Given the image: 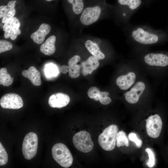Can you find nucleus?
I'll list each match as a JSON object with an SVG mask.
<instances>
[{
    "mask_svg": "<svg viewBox=\"0 0 168 168\" xmlns=\"http://www.w3.org/2000/svg\"><path fill=\"white\" fill-rule=\"evenodd\" d=\"M0 105L3 108L18 109L23 107V103L19 95L15 93H9L4 95L1 98Z\"/></svg>",
    "mask_w": 168,
    "mask_h": 168,
    "instance_id": "ddd939ff",
    "label": "nucleus"
},
{
    "mask_svg": "<svg viewBox=\"0 0 168 168\" xmlns=\"http://www.w3.org/2000/svg\"><path fill=\"white\" fill-rule=\"evenodd\" d=\"M57 71L56 67L52 65V66L48 68L47 70V73L50 76H55L57 73Z\"/></svg>",
    "mask_w": 168,
    "mask_h": 168,
    "instance_id": "473e14b6",
    "label": "nucleus"
},
{
    "mask_svg": "<svg viewBox=\"0 0 168 168\" xmlns=\"http://www.w3.org/2000/svg\"><path fill=\"white\" fill-rule=\"evenodd\" d=\"M118 128L115 124H112L105 128L99 136L98 142L101 147L106 151L114 149L116 144V137Z\"/></svg>",
    "mask_w": 168,
    "mask_h": 168,
    "instance_id": "6e6552de",
    "label": "nucleus"
},
{
    "mask_svg": "<svg viewBox=\"0 0 168 168\" xmlns=\"http://www.w3.org/2000/svg\"><path fill=\"white\" fill-rule=\"evenodd\" d=\"M70 67L68 71L69 76L72 78H76L80 75L81 66L76 64L71 66Z\"/></svg>",
    "mask_w": 168,
    "mask_h": 168,
    "instance_id": "b1692460",
    "label": "nucleus"
},
{
    "mask_svg": "<svg viewBox=\"0 0 168 168\" xmlns=\"http://www.w3.org/2000/svg\"><path fill=\"white\" fill-rule=\"evenodd\" d=\"M152 2V0H145V3L146 5H149Z\"/></svg>",
    "mask_w": 168,
    "mask_h": 168,
    "instance_id": "f704fd0d",
    "label": "nucleus"
},
{
    "mask_svg": "<svg viewBox=\"0 0 168 168\" xmlns=\"http://www.w3.org/2000/svg\"><path fill=\"white\" fill-rule=\"evenodd\" d=\"M0 24V28L3 29V25H2V24L1 23Z\"/></svg>",
    "mask_w": 168,
    "mask_h": 168,
    "instance_id": "c9c22d12",
    "label": "nucleus"
},
{
    "mask_svg": "<svg viewBox=\"0 0 168 168\" xmlns=\"http://www.w3.org/2000/svg\"><path fill=\"white\" fill-rule=\"evenodd\" d=\"M100 92L98 88L95 86H92L88 90L87 95L89 98L93 99L95 96L99 94Z\"/></svg>",
    "mask_w": 168,
    "mask_h": 168,
    "instance_id": "c756f323",
    "label": "nucleus"
},
{
    "mask_svg": "<svg viewBox=\"0 0 168 168\" xmlns=\"http://www.w3.org/2000/svg\"><path fill=\"white\" fill-rule=\"evenodd\" d=\"M83 38L85 40V47L92 55L98 60H103L105 58V54L100 50L99 47L103 39L93 37H85Z\"/></svg>",
    "mask_w": 168,
    "mask_h": 168,
    "instance_id": "f8f14e48",
    "label": "nucleus"
},
{
    "mask_svg": "<svg viewBox=\"0 0 168 168\" xmlns=\"http://www.w3.org/2000/svg\"><path fill=\"white\" fill-rule=\"evenodd\" d=\"M20 26V23L17 18L13 17L9 19L3 25L4 37L6 39L10 37L12 40H15L21 33L19 29Z\"/></svg>",
    "mask_w": 168,
    "mask_h": 168,
    "instance_id": "4468645a",
    "label": "nucleus"
},
{
    "mask_svg": "<svg viewBox=\"0 0 168 168\" xmlns=\"http://www.w3.org/2000/svg\"><path fill=\"white\" fill-rule=\"evenodd\" d=\"M22 75L35 86H39L41 84L40 72L35 67L31 66L27 70H23Z\"/></svg>",
    "mask_w": 168,
    "mask_h": 168,
    "instance_id": "a211bd4d",
    "label": "nucleus"
},
{
    "mask_svg": "<svg viewBox=\"0 0 168 168\" xmlns=\"http://www.w3.org/2000/svg\"><path fill=\"white\" fill-rule=\"evenodd\" d=\"M153 0H152V1Z\"/></svg>",
    "mask_w": 168,
    "mask_h": 168,
    "instance_id": "58836bf2",
    "label": "nucleus"
},
{
    "mask_svg": "<svg viewBox=\"0 0 168 168\" xmlns=\"http://www.w3.org/2000/svg\"><path fill=\"white\" fill-rule=\"evenodd\" d=\"M110 95V93L109 91L100 92L98 95L99 100L100 102L104 105L110 104L112 101L111 98L109 96Z\"/></svg>",
    "mask_w": 168,
    "mask_h": 168,
    "instance_id": "5701e85b",
    "label": "nucleus"
},
{
    "mask_svg": "<svg viewBox=\"0 0 168 168\" xmlns=\"http://www.w3.org/2000/svg\"><path fill=\"white\" fill-rule=\"evenodd\" d=\"M85 62L87 65L92 68L93 71L96 69L99 65V60L93 55L89 57Z\"/></svg>",
    "mask_w": 168,
    "mask_h": 168,
    "instance_id": "393cba45",
    "label": "nucleus"
},
{
    "mask_svg": "<svg viewBox=\"0 0 168 168\" xmlns=\"http://www.w3.org/2000/svg\"><path fill=\"white\" fill-rule=\"evenodd\" d=\"M51 27L49 25L42 23L36 31L30 35V38L37 44H42L45 40V36L50 32Z\"/></svg>",
    "mask_w": 168,
    "mask_h": 168,
    "instance_id": "f3484780",
    "label": "nucleus"
},
{
    "mask_svg": "<svg viewBox=\"0 0 168 168\" xmlns=\"http://www.w3.org/2000/svg\"><path fill=\"white\" fill-rule=\"evenodd\" d=\"M13 78L11 77L7 73L5 68H2L0 69V84L3 86H8L13 83Z\"/></svg>",
    "mask_w": 168,
    "mask_h": 168,
    "instance_id": "412c9836",
    "label": "nucleus"
},
{
    "mask_svg": "<svg viewBox=\"0 0 168 168\" xmlns=\"http://www.w3.org/2000/svg\"><path fill=\"white\" fill-rule=\"evenodd\" d=\"M146 121V128L147 134L153 138H157L160 135L163 122L161 116L155 114L148 117Z\"/></svg>",
    "mask_w": 168,
    "mask_h": 168,
    "instance_id": "9b49d317",
    "label": "nucleus"
},
{
    "mask_svg": "<svg viewBox=\"0 0 168 168\" xmlns=\"http://www.w3.org/2000/svg\"><path fill=\"white\" fill-rule=\"evenodd\" d=\"M8 160L7 154L1 143L0 142V166L6 164Z\"/></svg>",
    "mask_w": 168,
    "mask_h": 168,
    "instance_id": "bb28decb",
    "label": "nucleus"
},
{
    "mask_svg": "<svg viewBox=\"0 0 168 168\" xmlns=\"http://www.w3.org/2000/svg\"><path fill=\"white\" fill-rule=\"evenodd\" d=\"M120 69V73L115 79V83L118 89L124 93L146 74L139 64L129 57L123 61Z\"/></svg>",
    "mask_w": 168,
    "mask_h": 168,
    "instance_id": "7ed1b4c3",
    "label": "nucleus"
},
{
    "mask_svg": "<svg viewBox=\"0 0 168 168\" xmlns=\"http://www.w3.org/2000/svg\"><path fill=\"white\" fill-rule=\"evenodd\" d=\"M67 1L72 5V12L77 20L84 8L83 0H67Z\"/></svg>",
    "mask_w": 168,
    "mask_h": 168,
    "instance_id": "aec40b11",
    "label": "nucleus"
},
{
    "mask_svg": "<svg viewBox=\"0 0 168 168\" xmlns=\"http://www.w3.org/2000/svg\"><path fill=\"white\" fill-rule=\"evenodd\" d=\"M38 146V138L34 132H30L25 136L22 143V151L24 157L30 160L36 155Z\"/></svg>",
    "mask_w": 168,
    "mask_h": 168,
    "instance_id": "1a4fd4ad",
    "label": "nucleus"
},
{
    "mask_svg": "<svg viewBox=\"0 0 168 168\" xmlns=\"http://www.w3.org/2000/svg\"><path fill=\"white\" fill-rule=\"evenodd\" d=\"M144 3L143 0H117L112 18L117 25L123 28L130 23L133 15Z\"/></svg>",
    "mask_w": 168,
    "mask_h": 168,
    "instance_id": "39448f33",
    "label": "nucleus"
},
{
    "mask_svg": "<svg viewBox=\"0 0 168 168\" xmlns=\"http://www.w3.org/2000/svg\"><path fill=\"white\" fill-rule=\"evenodd\" d=\"M72 142L75 147L82 152H88L94 147L91 135L85 131H81L76 133L72 138Z\"/></svg>",
    "mask_w": 168,
    "mask_h": 168,
    "instance_id": "9d476101",
    "label": "nucleus"
},
{
    "mask_svg": "<svg viewBox=\"0 0 168 168\" xmlns=\"http://www.w3.org/2000/svg\"><path fill=\"white\" fill-rule=\"evenodd\" d=\"M145 151L148 156L149 159L147 162V165L149 168H152L155 164V157L153 151L149 148H147Z\"/></svg>",
    "mask_w": 168,
    "mask_h": 168,
    "instance_id": "a878e982",
    "label": "nucleus"
},
{
    "mask_svg": "<svg viewBox=\"0 0 168 168\" xmlns=\"http://www.w3.org/2000/svg\"><path fill=\"white\" fill-rule=\"evenodd\" d=\"M116 144L118 147L129 146L128 140L125 133L120 131L118 132L116 137Z\"/></svg>",
    "mask_w": 168,
    "mask_h": 168,
    "instance_id": "4be33fe9",
    "label": "nucleus"
},
{
    "mask_svg": "<svg viewBox=\"0 0 168 168\" xmlns=\"http://www.w3.org/2000/svg\"><path fill=\"white\" fill-rule=\"evenodd\" d=\"M114 7L96 5L84 8L77 20L82 26H87L101 19L112 17Z\"/></svg>",
    "mask_w": 168,
    "mask_h": 168,
    "instance_id": "423d86ee",
    "label": "nucleus"
},
{
    "mask_svg": "<svg viewBox=\"0 0 168 168\" xmlns=\"http://www.w3.org/2000/svg\"><path fill=\"white\" fill-rule=\"evenodd\" d=\"M56 39V37L54 35L49 37L41 45L40 52L46 55H50L54 54L56 49L55 44Z\"/></svg>",
    "mask_w": 168,
    "mask_h": 168,
    "instance_id": "6ab92c4d",
    "label": "nucleus"
},
{
    "mask_svg": "<svg viewBox=\"0 0 168 168\" xmlns=\"http://www.w3.org/2000/svg\"><path fill=\"white\" fill-rule=\"evenodd\" d=\"M52 154L54 160L63 167L68 168L72 163V155L68 147L63 144H55L52 148Z\"/></svg>",
    "mask_w": 168,
    "mask_h": 168,
    "instance_id": "0eeeda50",
    "label": "nucleus"
},
{
    "mask_svg": "<svg viewBox=\"0 0 168 168\" xmlns=\"http://www.w3.org/2000/svg\"><path fill=\"white\" fill-rule=\"evenodd\" d=\"M128 138L130 141L135 143L138 147L140 148L141 147L142 145V141L138 138L135 133H129L128 135Z\"/></svg>",
    "mask_w": 168,
    "mask_h": 168,
    "instance_id": "c85d7f7f",
    "label": "nucleus"
},
{
    "mask_svg": "<svg viewBox=\"0 0 168 168\" xmlns=\"http://www.w3.org/2000/svg\"><path fill=\"white\" fill-rule=\"evenodd\" d=\"M80 60L81 57L79 55H75L69 59L68 61V65L70 67L77 64Z\"/></svg>",
    "mask_w": 168,
    "mask_h": 168,
    "instance_id": "2f4dec72",
    "label": "nucleus"
},
{
    "mask_svg": "<svg viewBox=\"0 0 168 168\" xmlns=\"http://www.w3.org/2000/svg\"><path fill=\"white\" fill-rule=\"evenodd\" d=\"M16 1H10L6 6L0 7V18H2V22L5 23L10 19L14 17L16 12L15 8Z\"/></svg>",
    "mask_w": 168,
    "mask_h": 168,
    "instance_id": "dca6fc26",
    "label": "nucleus"
},
{
    "mask_svg": "<svg viewBox=\"0 0 168 168\" xmlns=\"http://www.w3.org/2000/svg\"><path fill=\"white\" fill-rule=\"evenodd\" d=\"M128 57L139 64L155 87L159 85L168 68V51H130Z\"/></svg>",
    "mask_w": 168,
    "mask_h": 168,
    "instance_id": "f03ea898",
    "label": "nucleus"
},
{
    "mask_svg": "<svg viewBox=\"0 0 168 168\" xmlns=\"http://www.w3.org/2000/svg\"><path fill=\"white\" fill-rule=\"evenodd\" d=\"M70 68L69 66L63 65L61 66L60 68V71L63 74H65L69 71Z\"/></svg>",
    "mask_w": 168,
    "mask_h": 168,
    "instance_id": "72a5a7b5",
    "label": "nucleus"
},
{
    "mask_svg": "<svg viewBox=\"0 0 168 168\" xmlns=\"http://www.w3.org/2000/svg\"><path fill=\"white\" fill-rule=\"evenodd\" d=\"M46 0L47 1H52V0Z\"/></svg>",
    "mask_w": 168,
    "mask_h": 168,
    "instance_id": "4c0bfd02",
    "label": "nucleus"
},
{
    "mask_svg": "<svg viewBox=\"0 0 168 168\" xmlns=\"http://www.w3.org/2000/svg\"><path fill=\"white\" fill-rule=\"evenodd\" d=\"M166 29L168 30V21H167V23Z\"/></svg>",
    "mask_w": 168,
    "mask_h": 168,
    "instance_id": "e433bc0d",
    "label": "nucleus"
},
{
    "mask_svg": "<svg viewBox=\"0 0 168 168\" xmlns=\"http://www.w3.org/2000/svg\"><path fill=\"white\" fill-rule=\"evenodd\" d=\"M81 66L82 68V72L83 76H86L88 74H91L93 70L92 68L87 65L84 61L82 63Z\"/></svg>",
    "mask_w": 168,
    "mask_h": 168,
    "instance_id": "7c9ffc66",
    "label": "nucleus"
},
{
    "mask_svg": "<svg viewBox=\"0 0 168 168\" xmlns=\"http://www.w3.org/2000/svg\"><path fill=\"white\" fill-rule=\"evenodd\" d=\"M12 44L9 42L4 40H0V53L10 50L12 48Z\"/></svg>",
    "mask_w": 168,
    "mask_h": 168,
    "instance_id": "cd10ccee",
    "label": "nucleus"
},
{
    "mask_svg": "<svg viewBox=\"0 0 168 168\" xmlns=\"http://www.w3.org/2000/svg\"><path fill=\"white\" fill-rule=\"evenodd\" d=\"M130 51L150 49L151 47L168 42V30L156 29L148 24L130 23L122 28Z\"/></svg>",
    "mask_w": 168,
    "mask_h": 168,
    "instance_id": "f257e3e1",
    "label": "nucleus"
},
{
    "mask_svg": "<svg viewBox=\"0 0 168 168\" xmlns=\"http://www.w3.org/2000/svg\"><path fill=\"white\" fill-rule=\"evenodd\" d=\"M155 87L145 74L130 89L124 93V98L129 105H137L141 101L147 100L151 98L154 94Z\"/></svg>",
    "mask_w": 168,
    "mask_h": 168,
    "instance_id": "20e7f679",
    "label": "nucleus"
},
{
    "mask_svg": "<svg viewBox=\"0 0 168 168\" xmlns=\"http://www.w3.org/2000/svg\"><path fill=\"white\" fill-rule=\"evenodd\" d=\"M70 101L69 96L62 93L53 94L49 97L48 103L52 108H61L67 106Z\"/></svg>",
    "mask_w": 168,
    "mask_h": 168,
    "instance_id": "2eb2a0df",
    "label": "nucleus"
}]
</instances>
